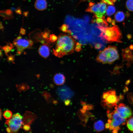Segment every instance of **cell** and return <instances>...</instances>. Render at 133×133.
Wrapping results in <instances>:
<instances>
[{
  "mask_svg": "<svg viewBox=\"0 0 133 133\" xmlns=\"http://www.w3.org/2000/svg\"><path fill=\"white\" fill-rule=\"evenodd\" d=\"M125 52L126 53H130L131 51L128 47L126 48L124 50Z\"/></svg>",
  "mask_w": 133,
  "mask_h": 133,
  "instance_id": "f546056e",
  "label": "cell"
},
{
  "mask_svg": "<svg viewBox=\"0 0 133 133\" xmlns=\"http://www.w3.org/2000/svg\"><path fill=\"white\" fill-rule=\"evenodd\" d=\"M106 14L108 16H110L113 14L116 11L115 7L113 6L109 5L108 6L106 10Z\"/></svg>",
  "mask_w": 133,
  "mask_h": 133,
  "instance_id": "ac0fdd59",
  "label": "cell"
},
{
  "mask_svg": "<svg viewBox=\"0 0 133 133\" xmlns=\"http://www.w3.org/2000/svg\"></svg>",
  "mask_w": 133,
  "mask_h": 133,
  "instance_id": "f6af8a7d",
  "label": "cell"
},
{
  "mask_svg": "<svg viewBox=\"0 0 133 133\" xmlns=\"http://www.w3.org/2000/svg\"><path fill=\"white\" fill-rule=\"evenodd\" d=\"M11 48L8 46H7L4 47L3 49L5 50L6 53L8 52L11 49Z\"/></svg>",
  "mask_w": 133,
  "mask_h": 133,
  "instance_id": "4316f807",
  "label": "cell"
},
{
  "mask_svg": "<svg viewBox=\"0 0 133 133\" xmlns=\"http://www.w3.org/2000/svg\"><path fill=\"white\" fill-rule=\"evenodd\" d=\"M108 122L105 125L106 128L112 131L113 133H117L120 127L125 124L126 119L121 117L115 109L112 112L107 111Z\"/></svg>",
  "mask_w": 133,
  "mask_h": 133,
  "instance_id": "277c9868",
  "label": "cell"
},
{
  "mask_svg": "<svg viewBox=\"0 0 133 133\" xmlns=\"http://www.w3.org/2000/svg\"><path fill=\"white\" fill-rule=\"evenodd\" d=\"M86 0H82V1H84Z\"/></svg>",
  "mask_w": 133,
  "mask_h": 133,
  "instance_id": "ee69618b",
  "label": "cell"
},
{
  "mask_svg": "<svg viewBox=\"0 0 133 133\" xmlns=\"http://www.w3.org/2000/svg\"><path fill=\"white\" fill-rule=\"evenodd\" d=\"M75 43L71 36L62 33L57 39L55 48L53 49V54L59 57L71 54L74 52Z\"/></svg>",
  "mask_w": 133,
  "mask_h": 133,
  "instance_id": "6da1fadb",
  "label": "cell"
},
{
  "mask_svg": "<svg viewBox=\"0 0 133 133\" xmlns=\"http://www.w3.org/2000/svg\"><path fill=\"white\" fill-rule=\"evenodd\" d=\"M100 4L101 2L95 4L94 3L90 2L89 4V7L86 9V11L93 13L95 15L98 13Z\"/></svg>",
  "mask_w": 133,
  "mask_h": 133,
  "instance_id": "9c48e42d",
  "label": "cell"
},
{
  "mask_svg": "<svg viewBox=\"0 0 133 133\" xmlns=\"http://www.w3.org/2000/svg\"><path fill=\"white\" fill-rule=\"evenodd\" d=\"M115 20L117 22H120L123 21L125 18V16L124 13L121 11L116 12L114 15Z\"/></svg>",
  "mask_w": 133,
  "mask_h": 133,
  "instance_id": "9a60e30c",
  "label": "cell"
},
{
  "mask_svg": "<svg viewBox=\"0 0 133 133\" xmlns=\"http://www.w3.org/2000/svg\"><path fill=\"white\" fill-rule=\"evenodd\" d=\"M95 21L99 26H100L106 27L108 24L104 18V16L102 18L96 17Z\"/></svg>",
  "mask_w": 133,
  "mask_h": 133,
  "instance_id": "e0dca14e",
  "label": "cell"
},
{
  "mask_svg": "<svg viewBox=\"0 0 133 133\" xmlns=\"http://www.w3.org/2000/svg\"><path fill=\"white\" fill-rule=\"evenodd\" d=\"M23 128L25 131H27L30 130V127L29 125H26L24 126Z\"/></svg>",
  "mask_w": 133,
  "mask_h": 133,
  "instance_id": "83f0119b",
  "label": "cell"
},
{
  "mask_svg": "<svg viewBox=\"0 0 133 133\" xmlns=\"http://www.w3.org/2000/svg\"><path fill=\"white\" fill-rule=\"evenodd\" d=\"M101 2L109 5H113L114 4L110 0H101Z\"/></svg>",
  "mask_w": 133,
  "mask_h": 133,
  "instance_id": "d4e9b609",
  "label": "cell"
},
{
  "mask_svg": "<svg viewBox=\"0 0 133 133\" xmlns=\"http://www.w3.org/2000/svg\"><path fill=\"white\" fill-rule=\"evenodd\" d=\"M126 5V8L129 11H133V0H127Z\"/></svg>",
  "mask_w": 133,
  "mask_h": 133,
  "instance_id": "44dd1931",
  "label": "cell"
},
{
  "mask_svg": "<svg viewBox=\"0 0 133 133\" xmlns=\"http://www.w3.org/2000/svg\"><path fill=\"white\" fill-rule=\"evenodd\" d=\"M129 48L131 50H133V45L131 44V45L129 47Z\"/></svg>",
  "mask_w": 133,
  "mask_h": 133,
  "instance_id": "8d00e7d4",
  "label": "cell"
},
{
  "mask_svg": "<svg viewBox=\"0 0 133 133\" xmlns=\"http://www.w3.org/2000/svg\"><path fill=\"white\" fill-rule=\"evenodd\" d=\"M130 82V80H127L126 82V84H128Z\"/></svg>",
  "mask_w": 133,
  "mask_h": 133,
  "instance_id": "60d3db41",
  "label": "cell"
},
{
  "mask_svg": "<svg viewBox=\"0 0 133 133\" xmlns=\"http://www.w3.org/2000/svg\"><path fill=\"white\" fill-rule=\"evenodd\" d=\"M107 9L106 4L101 2V4L99 9L98 13L96 14L95 15L96 17L100 18H102L103 15L105 13Z\"/></svg>",
  "mask_w": 133,
  "mask_h": 133,
  "instance_id": "4fadbf2b",
  "label": "cell"
},
{
  "mask_svg": "<svg viewBox=\"0 0 133 133\" xmlns=\"http://www.w3.org/2000/svg\"><path fill=\"white\" fill-rule=\"evenodd\" d=\"M49 33L48 32H46L44 33L43 35V37L47 38L49 35Z\"/></svg>",
  "mask_w": 133,
  "mask_h": 133,
  "instance_id": "4dcf8cb0",
  "label": "cell"
},
{
  "mask_svg": "<svg viewBox=\"0 0 133 133\" xmlns=\"http://www.w3.org/2000/svg\"><path fill=\"white\" fill-rule=\"evenodd\" d=\"M57 37L54 34H51L50 35V40L52 42H54L57 39Z\"/></svg>",
  "mask_w": 133,
  "mask_h": 133,
  "instance_id": "cb8c5ba5",
  "label": "cell"
},
{
  "mask_svg": "<svg viewBox=\"0 0 133 133\" xmlns=\"http://www.w3.org/2000/svg\"><path fill=\"white\" fill-rule=\"evenodd\" d=\"M54 102V103H57V101H56V100H55V101H54L53 103Z\"/></svg>",
  "mask_w": 133,
  "mask_h": 133,
  "instance_id": "7bdbcfd3",
  "label": "cell"
},
{
  "mask_svg": "<svg viewBox=\"0 0 133 133\" xmlns=\"http://www.w3.org/2000/svg\"><path fill=\"white\" fill-rule=\"evenodd\" d=\"M35 7L37 10L42 11L47 7V2L45 0H36L34 4Z\"/></svg>",
  "mask_w": 133,
  "mask_h": 133,
  "instance_id": "8fae6325",
  "label": "cell"
},
{
  "mask_svg": "<svg viewBox=\"0 0 133 133\" xmlns=\"http://www.w3.org/2000/svg\"><path fill=\"white\" fill-rule=\"evenodd\" d=\"M127 37L128 39L130 40L132 38V36L130 34H128L127 35Z\"/></svg>",
  "mask_w": 133,
  "mask_h": 133,
  "instance_id": "e575fe53",
  "label": "cell"
},
{
  "mask_svg": "<svg viewBox=\"0 0 133 133\" xmlns=\"http://www.w3.org/2000/svg\"><path fill=\"white\" fill-rule=\"evenodd\" d=\"M81 103L83 106L86 105L85 102L82 101L81 102Z\"/></svg>",
  "mask_w": 133,
  "mask_h": 133,
  "instance_id": "f35d334b",
  "label": "cell"
},
{
  "mask_svg": "<svg viewBox=\"0 0 133 133\" xmlns=\"http://www.w3.org/2000/svg\"><path fill=\"white\" fill-rule=\"evenodd\" d=\"M71 101L68 99L66 100L64 102L65 105H69L70 104Z\"/></svg>",
  "mask_w": 133,
  "mask_h": 133,
  "instance_id": "f1b7e54d",
  "label": "cell"
},
{
  "mask_svg": "<svg viewBox=\"0 0 133 133\" xmlns=\"http://www.w3.org/2000/svg\"><path fill=\"white\" fill-rule=\"evenodd\" d=\"M101 31L100 37L106 43L116 42L122 43V33L118 27L115 25L112 27L97 26Z\"/></svg>",
  "mask_w": 133,
  "mask_h": 133,
  "instance_id": "7a4b0ae2",
  "label": "cell"
},
{
  "mask_svg": "<svg viewBox=\"0 0 133 133\" xmlns=\"http://www.w3.org/2000/svg\"><path fill=\"white\" fill-rule=\"evenodd\" d=\"M65 77L64 75L60 73L56 74L54 77L53 81L54 83L58 85H61L65 82Z\"/></svg>",
  "mask_w": 133,
  "mask_h": 133,
  "instance_id": "30bf717a",
  "label": "cell"
},
{
  "mask_svg": "<svg viewBox=\"0 0 133 133\" xmlns=\"http://www.w3.org/2000/svg\"><path fill=\"white\" fill-rule=\"evenodd\" d=\"M119 115L127 119L132 116L133 113L130 108L125 104L120 103L115 108Z\"/></svg>",
  "mask_w": 133,
  "mask_h": 133,
  "instance_id": "52a82bcc",
  "label": "cell"
},
{
  "mask_svg": "<svg viewBox=\"0 0 133 133\" xmlns=\"http://www.w3.org/2000/svg\"><path fill=\"white\" fill-rule=\"evenodd\" d=\"M14 43L19 52L24 49L27 48L32 44V42L26 39L21 38L20 37H18L16 39Z\"/></svg>",
  "mask_w": 133,
  "mask_h": 133,
  "instance_id": "ba28073f",
  "label": "cell"
},
{
  "mask_svg": "<svg viewBox=\"0 0 133 133\" xmlns=\"http://www.w3.org/2000/svg\"><path fill=\"white\" fill-rule=\"evenodd\" d=\"M94 129L97 132L102 131L104 128V122L101 120H98L94 123Z\"/></svg>",
  "mask_w": 133,
  "mask_h": 133,
  "instance_id": "5bb4252c",
  "label": "cell"
},
{
  "mask_svg": "<svg viewBox=\"0 0 133 133\" xmlns=\"http://www.w3.org/2000/svg\"><path fill=\"white\" fill-rule=\"evenodd\" d=\"M20 32L21 34H23L25 33V31L23 29H22L21 30Z\"/></svg>",
  "mask_w": 133,
  "mask_h": 133,
  "instance_id": "836d02e7",
  "label": "cell"
},
{
  "mask_svg": "<svg viewBox=\"0 0 133 133\" xmlns=\"http://www.w3.org/2000/svg\"><path fill=\"white\" fill-rule=\"evenodd\" d=\"M3 116L5 119H9L12 117V113L11 111L7 110L4 112Z\"/></svg>",
  "mask_w": 133,
  "mask_h": 133,
  "instance_id": "7402d4cb",
  "label": "cell"
},
{
  "mask_svg": "<svg viewBox=\"0 0 133 133\" xmlns=\"http://www.w3.org/2000/svg\"><path fill=\"white\" fill-rule=\"evenodd\" d=\"M123 98L122 96H117L115 91L114 90L104 92L102 96V105L108 109L113 107L115 108L117 106L116 104Z\"/></svg>",
  "mask_w": 133,
  "mask_h": 133,
  "instance_id": "5b68a950",
  "label": "cell"
},
{
  "mask_svg": "<svg viewBox=\"0 0 133 133\" xmlns=\"http://www.w3.org/2000/svg\"><path fill=\"white\" fill-rule=\"evenodd\" d=\"M113 3L115 2L117 0H110Z\"/></svg>",
  "mask_w": 133,
  "mask_h": 133,
  "instance_id": "b9f144b4",
  "label": "cell"
},
{
  "mask_svg": "<svg viewBox=\"0 0 133 133\" xmlns=\"http://www.w3.org/2000/svg\"><path fill=\"white\" fill-rule=\"evenodd\" d=\"M6 130L8 133H10L11 132V130L9 127L7 128Z\"/></svg>",
  "mask_w": 133,
  "mask_h": 133,
  "instance_id": "74e56055",
  "label": "cell"
},
{
  "mask_svg": "<svg viewBox=\"0 0 133 133\" xmlns=\"http://www.w3.org/2000/svg\"><path fill=\"white\" fill-rule=\"evenodd\" d=\"M126 123L128 130L133 132V116L129 118L126 121Z\"/></svg>",
  "mask_w": 133,
  "mask_h": 133,
  "instance_id": "d6986e66",
  "label": "cell"
},
{
  "mask_svg": "<svg viewBox=\"0 0 133 133\" xmlns=\"http://www.w3.org/2000/svg\"><path fill=\"white\" fill-rule=\"evenodd\" d=\"M107 21L108 22L110 23L112 21L110 17H108L107 18Z\"/></svg>",
  "mask_w": 133,
  "mask_h": 133,
  "instance_id": "d590c367",
  "label": "cell"
},
{
  "mask_svg": "<svg viewBox=\"0 0 133 133\" xmlns=\"http://www.w3.org/2000/svg\"><path fill=\"white\" fill-rule=\"evenodd\" d=\"M81 45L78 43H77L76 45L75 50L77 51H79L81 50Z\"/></svg>",
  "mask_w": 133,
  "mask_h": 133,
  "instance_id": "484cf974",
  "label": "cell"
},
{
  "mask_svg": "<svg viewBox=\"0 0 133 133\" xmlns=\"http://www.w3.org/2000/svg\"><path fill=\"white\" fill-rule=\"evenodd\" d=\"M38 51L39 54L44 58H47L49 55L50 49L46 45L41 46L39 48Z\"/></svg>",
  "mask_w": 133,
  "mask_h": 133,
  "instance_id": "7c38bea8",
  "label": "cell"
},
{
  "mask_svg": "<svg viewBox=\"0 0 133 133\" xmlns=\"http://www.w3.org/2000/svg\"><path fill=\"white\" fill-rule=\"evenodd\" d=\"M122 51L121 53L122 59L124 61H127V62L126 65L128 64L129 63L130 58L132 55L133 54L132 52L129 53H126L124 49H122Z\"/></svg>",
  "mask_w": 133,
  "mask_h": 133,
  "instance_id": "2e32d148",
  "label": "cell"
},
{
  "mask_svg": "<svg viewBox=\"0 0 133 133\" xmlns=\"http://www.w3.org/2000/svg\"><path fill=\"white\" fill-rule=\"evenodd\" d=\"M115 22L114 20H112V24L113 25H115Z\"/></svg>",
  "mask_w": 133,
  "mask_h": 133,
  "instance_id": "ab89813d",
  "label": "cell"
},
{
  "mask_svg": "<svg viewBox=\"0 0 133 133\" xmlns=\"http://www.w3.org/2000/svg\"><path fill=\"white\" fill-rule=\"evenodd\" d=\"M123 64H122L121 65H120L119 66H118L117 65L114 67V68L113 71L112 72L110 71L111 73V74H120V71H119L120 69L121 68H122L123 66Z\"/></svg>",
  "mask_w": 133,
  "mask_h": 133,
  "instance_id": "ffe728a7",
  "label": "cell"
},
{
  "mask_svg": "<svg viewBox=\"0 0 133 133\" xmlns=\"http://www.w3.org/2000/svg\"><path fill=\"white\" fill-rule=\"evenodd\" d=\"M87 105V110H90L93 109V106L91 105Z\"/></svg>",
  "mask_w": 133,
  "mask_h": 133,
  "instance_id": "1f68e13d",
  "label": "cell"
},
{
  "mask_svg": "<svg viewBox=\"0 0 133 133\" xmlns=\"http://www.w3.org/2000/svg\"><path fill=\"white\" fill-rule=\"evenodd\" d=\"M59 29L63 32L71 33L70 31L68 30V26L66 24H63L60 27Z\"/></svg>",
  "mask_w": 133,
  "mask_h": 133,
  "instance_id": "603a6c76",
  "label": "cell"
},
{
  "mask_svg": "<svg viewBox=\"0 0 133 133\" xmlns=\"http://www.w3.org/2000/svg\"><path fill=\"white\" fill-rule=\"evenodd\" d=\"M22 116L19 113L14 115L12 117L6 121V123L8 125L11 132H16L21 127L22 123Z\"/></svg>",
  "mask_w": 133,
  "mask_h": 133,
  "instance_id": "8992f818",
  "label": "cell"
},
{
  "mask_svg": "<svg viewBox=\"0 0 133 133\" xmlns=\"http://www.w3.org/2000/svg\"><path fill=\"white\" fill-rule=\"evenodd\" d=\"M86 110L83 109V108L81 109L80 110V111L83 114L85 113V112Z\"/></svg>",
  "mask_w": 133,
  "mask_h": 133,
  "instance_id": "d6a6232c",
  "label": "cell"
},
{
  "mask_svg": "<svg viewBox=\"0 0 133 133\" xmlns=\"http://www.w3.org/2000/svg\"><path fill=\"white\" fill-rule=\"evenodd\" d=\"M117 47L109 46L102 51H100L96 59L97 61L103 64H111L119 59Z\"/></svg>",
  "mask_w": 133,
  "mask_h": 133,
  "instance_id": "3957f363",
  "label": "cell"
}]
</instances>
